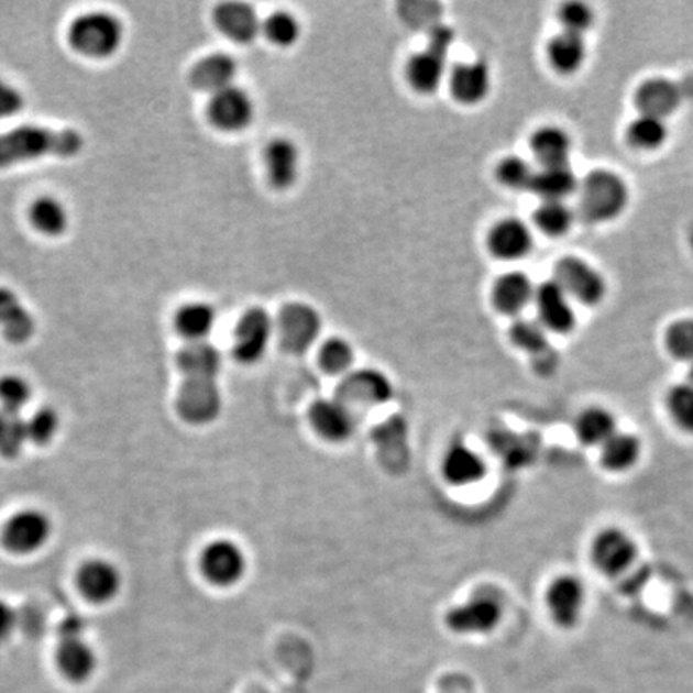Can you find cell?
<instances>
[{
	"mask_svg": "<svg viewBox=\"0 0 693 693\" xmlns=\"http://www.w3.org/2000/svg\"><path fill=\"white\" fill-rule=\"evenodd\" d=\"M82 148V135L73 129L55 131L38 125H21L0 134V169L45 156H77Z\"/></svg>",
	"mask_w": 693,
	"mask_h": 693,
	"instance_id": "obj_1",
	"label": "cell"
},
{
	"mask_svg": "<svg viewBox=\"0 0 693 693\" xmlns=\"http://www.w3.org/2000/svg\"><path fill=\"white\" fill-rule=\"evenodd\" d=\"M68 38L72 47L84 57L110 58L124 41V26L111 13H86L73 21Z\"/></svg>",
	"mask_w": 693,
	"mask_h": 693,
	"instance_id": "obj_2",
	"label": "cell"
},
{
	"mask_svg": "<svg viewBox=\"0 0 693 693\" xmlns=\"http://www.w3.org/2000/svg\"><path fill=\"white\" fill-rule=\"evenodd\" d=\"M628 205V188L610 170H594L580 187L581 212L591 222L615 219Z\"/></svg>",
	"mask_w": 693,
	"mask_h": 693,
	"instance_id": "obj_3",
	"label": "cell"
},
{
	"mask_svg": "<svg viewBox=\"0 0 693 693\" xmlns=\"http://www.w3.org/2000/svg\"><path fill=\"white\" fill-rule=\"evenodd\" d=\"M453 38L451 28L437 26L430 34L426 51L409 59L408 79L418 92L432 94L442 86L447 75L448 51Z\"/></svg>",
	"mask_w": 693,
	"mask_h": 693,
	"instance_id": "obj_4",
	"label": "cell"
},
{
	"mask_svg": "<svg viewBox=\"0 0 693 693\" xmlns=\"http://www.w3.org/2000/svg\"><path fill=\"white\" fill-rule=\"evenodd\" d=\"M275 332L278 334L283 349L299 355L317 342L321 332L320 315L307 304H288L279 311Z\"/></svg>",
	"mask_w": 693,
	"mask_h": 693,
	"instance_id": "obj_5",
	"label": "cell"
},
{
	"mask_svg": "<svg viewBox=\"0 0 693 693\" xmlns=\"http://www.w3.org/2000/svg\"><path fill=\"white\" fill-rule=\"evenodd\" d=\"M275 334V321L264 310L255 307L243 315L234 331L233 356L241 365H255L267 353Z\"/></svg>",
	"mask_w": 693,
	"mask_h": 693,
	"instance_id": "obj_6",
	"label": "cell"
},
{
	"mask_svg": "<svg viewBox=\"0 0 693 693\" xmlns=\"http://www.w3.org/2000/svg\"><path fill=\"white\" fill-rule=\"evenodd\" d=\"M178 415L190 424L202 426L220 415L222 394L217 380L185 377L177 398Z\"/></svg>",
	"mask_w": 693,
	"mask_h": 693,
	"instance_id": "obj_7",
	"label": "cell"
},
{
	"mask_svg": "<svg viewBox=\"0 0 693 693\" xmlns=\"http://www.w3.org/2000/svg\"><path fill=\"white\" fill-rule=\"evenodd\" d=\"M635 539L619 528H607L594 538L591 560L602 575L616 578L628 572L637 559Z\"/></svg>",
	"mask_w": 693,
	"mask_h": 693,
	"instance_id": "obj_8",
	"label": "cell"
},
{
	"mask_svg": "<svg viewBox=\"0 0 693 693\" xmlns=\"http://www.w3.org/2000/svg\"><path fill=\"white\" fill-rule=\"evenodd\" d=\"M201 572L213 586L230 587L246 575L248 560L243 549L229 539L213 541L201 554Z\"/></svg>",
	"mask_w": 693,
	"mask_h": 693,
	"instance_id": "obj_9",
	"label": "cell"
},
{
	"mask_svg": "<svg viewBox=\"0 0 693 693\" xmlns=\"http://www.w3.org/2000/svg\"><path fill=\"white\" fill-rule=\"evenodd\" d=\"M503 619V605L490 594L472 597L447 614L448 628L458 635H486Z\"/></svg>",
	"mask_w": 693,
	"mask_h": 693,
	"instance_id": "obj_10",
	"label": "cell"
},
{
	"mask_svg": "<svg viewBox=\"0 0 693 693\" xmlns=\"http://www.w3.org/2000/svg\"><path fill=\"white\" fill-rule=\"evenodd\" d=\"M556 282L569 297H575L586 306H596L605 296V282L601 273L573 255L563 257L556 265Z\"/></svg>",
	"mask_w": 693,
	"mask_h": 693,
	"instance_id": "obj_11",
	"label": "cell"
},
{
	"mask_svg": "<svg viewBox=\"0 0 693 693\" xmlns=\"http://www.w3.org/2000/svg\"><path fill=\"white\" fill-rule=\"evenodd\" d=\"M52 534L51 519L41 510L28 509L7 521L3 544L15 554H31L48 541Z\"/></svg>",
	"mask_w": 693,
	"mask_h": 693,
	"instance_id": "obj_12",
	"label": "cell"
},
{
	"mask_svg": "<svg viewBox=\"0 0 693 693\" xmlns=\"http://www.w3.org/2000/svg\"><path fill=\"white\" fill-rule=\"evenodd\" d=\"M254 114V101L246 90L230 86L212 94L211 103H209V118L220 131H243L251 124Z\"/></svg>",
	"mask_w": 693,
	"mask_h": 693,
	"instance_id": "obj_13",
	"label": "cell"
},
{
	"mask_svg": "<svg viewBox=\"0 0 693 693\" xmlns=\"http://www.w3.org/2000/svg\"><path fill=\"white\" fill-rule=\"evenodd\" d=\"M586 593L583 583L575 576L562 575L549 584L546 607L560 628H573L583 614Z\"/></svg>",
	"mask_w": 693,
	"mask_h": 693,
	"instance_id": "obj_14",
	"label": "cell"
},
{
	"mask_svg": "<svg viewBox=\"0 0 693 693\" xmlns=\"http://www.w3.org/2000/svg\"><path fill=\"white\" fill-rule=\"evenodd\" d=\"M308 416L318 436L327 442H346L355 432V416L352 408L339 398L318 400L311 406Z\"/></svg>",
	"mask_w": 693,
	"mask_h": 693,
	"instance_id": "obj_15",
	"label": "cell"
},
{
	"mask_svg": "<svg viewBox=\"0 0 693 693\" xmlns=\"http://www.w3.org/2000/svg\"><path fill=\"white\" fill-rule=\"evenodd\" d=\"M537 300L539 323L549 331L566 334L575 328L576 318L570 304L569 294L565 293L556 279L542 283L535 290Z\"/></svg>",
	"mask_w": 693,
	"mask_h": 693,
	"instance_id": "obj_16",
	"label": "cell"
},
{
	"mask_svg": "<svg viewBox=\"0 0 693 693\" xmlns=\"http://www.w3.org/2000/svg\"><path fill=\"white\" fill-rule=\"evenodd\" d=\"M391 397L392 384L385 374L376 370H362L346 376L338 398L346 406H376L391 400Z\"/></svg>",
	"mask_w": 693,
	"mask_h": 693,
	"instance_id": "obj_17",
	"label": "cell"
},
{
	"mask_svg": "<svg viewBox=\"0 0 693 693\" xmlns=\"http://www.w3.org/2000/svg\"><path fill=\"white\" fill-rule=\"evenodd\" d=\"M213 21L217 30L238 44H250L262 31L257 13L243 2L220 3L213 10Z\"/></svg>",
	"mask_w": 693,
	"mask_h": 693,
	"instance_id": "obj_18",
	"label": "cell"
},
{
	"mask_svg": "<svg viewBox=\"0 0 693 693\" xmlns=\"http://www.w3.org/2000/svg\"><path fill=\"white\" fill-rule=\"evenodd\" d=\"M442 474L453 486L477 485L486 475L485 460L468 444H451L443 457Z\"/></svg>",
	"mask_w": 693,
	"mask_h": 693,
	"instance_id": "obj_19",
	"label": "cell"
},
{
	"mask_svg": "<svg viewBox=\"0 0 693 693\" xmlns=\"http://www.w3.org/2000/svg\"><path fill=\"white\" fill-rule=\"evenodd\" d=\"M80 593L89 601L105 604L118 596L122 578L118 566L107 560H90L84 563L77 575Z\"/></svg>",
	"mask_w": 693,
	"mask_h": 693,
	"instance_id": "obj_20",
	"label": "cell"
},
{
	"mask_svg": "<svg viewBox=\"0 0 693 693\" xmlns=\"http://www.w3.org/2000/svg\"><path fill=\"white\" fill-rule=\"evenodd\" d=\"M36 331L33 315L21 302L19 294L0 286V332L7 341L23 344Z\"/></svg>",
	"mask_w": 693,
	"mask_h": 693,
	"instance_id": "obj_21",
	"label": "cell"
},
{
	"mask_svg": "<svg viewBox=\"0 0 693 693\" xmlns=\"http://www.w3.org/2000/svg\"><path fill=\"white\" fill-rule=\"evenodd\" d=\"M488 244L496 257L504 261H517L531 251L534 237L521 220L506 219L492 230Z\"/></svg>",
	"mask_w": 693,
	"mask_h": 693,
	"instance_id": "obj_22",
	"label": "cell"
},
{
	"mask_svg": "<svg viewBox=\"0 0 693 693\" xmlns=\"http://www.w3.org/2000/svg\"><path fill=\"white\" fill-rule=\"evenodd\" d=\"M492 87L490 68L482 59L471 63H461L451 73V90L453 96L465 105L481 103L486 98Z\"/></svg>",
	"mask_w": 693,
	"mask_h": 693,
	"instance_id": "obj_23",
	"label": "cell"
},
{
	"mask_svg": "<svg viewBox=\"0 0 693 693\" xmlns=\"http://www.w3.org/2000/svg\"><path fill=\"white\" fill-rule=\"evenodd\" d=\"M270 182L276 188H289L299 177V148L288 139H275L265 150Z\"/></svg>",
	"mask_w": 693,
	"mask_h": 693,
	"instance_id": "obj_24",
	"label": "cell"
},
{
	"mask_svg": "<svg viewBox=\"0 0 693 693\" xmlns=\"http://www.w3.org/2000/svg\"><path fill=\"white\" fill-rule=\"evenodd\" d=\"M238 66L234 58L227 54H212L199 59L193 66L190 80L193 86L202 92L216 94L233 86Z\"/></svg>",
	"mask_w": 693,
	"mask_h": 693,
	"instance_id": "obj_25",
	"label": "cell"
},
{
	"mask_svg": "<svg viewBox=\"0 0 693 693\" xmlns=\"http://www.w3.org/2000/svg\"><path fill=\"white\" fill-rule=\"evenodd\" d=\"M637 108L640 114L664 119L674 113L681 103V90L667 79H650L637 90Z\"/></svg>",
	"mask_w": 693,
	"mask_h": 693,
	"instance_id": "obj_26",
	"label": "cell"
},
{
	"mask_svg": "<svg viewBox=\"0 0 693 693\" xmlns=\"http://www.w3.org/2000/svg\"><path fill=\"white\" fill-rule=\"evenodd\" d=\"M177 365L184 377H209L217 380L222 367V355L208 341L188 342L178 352Z\"/></svg>",
	"mask_w": 693,
	"mask_h": 693,
	"instance_id": "obj_27",
	"label": "cell"
},
{
	"mask_svg": "<svg viewBox=\"0 0 693 693\" xmlns=\"http://www.w3.org/2000/svg\"><path fill=\"white\" fill-rule=\"evenodd\" d=\"M531 299H535V288L525 273L513 272L501 276L493 289L496 308L506 315H519Z\"/></svg>",
	"mask_w": 693,
	"mask_h": 693,
	"instance_id": "obj_28",
	"label": "cell"
},
{
	"mask_svg": "<svg viewBox=\"0 0 693 693\" xmlns=\"http://www.w3.org/2000/svg\"><path fill=\"white\" fill-rule=\"evenodd\" d=\"M57 660L62 673L75 682L86 681L92 675L97 667L96 652L80 637L62 640Z\"/></svg>",
	"mask_w": 693,
	"mask_h": 693,
	"instance_id": "obj_29",
	"label": "cell"
},
{
	"mask_svg": "<svg viewBox=\"0 0 693 693\" xmlns=\"http://www.w3.org/2000/svg\"><path fill=\"white\" fill-rule=\"evenodd\" d=\"M217 314L212 306L205 302L185 304L175 314L174 324L178 334L188 342H202L216 328Z\"/></svg>",
	"mask_w": 693,
	"mask_h": 693,
	"instance_id": "obj_30",
	"label": "cell"
},
{
	"mask_svg": "<svg viewBox=\"0 0 693 693\" xmlns=\"http://www.w3.org/2000/svg\"><path fill=\"white\" fill-rule=\"evenodd\" d=\"M576 188V175L570 169L569 164H563L535 170L530 190L541 196L544 201H563Z\"/></svg>",
	"mask_w": 693,
	"mask_h": 693,
	"instance_id": "obj_31",
	"label": "cell"
},
{
	"mask_svg": "<svg viewBox=\"0 0 693 693\" xmlns=\"http://www.w3.org/2000/svg\"><path fill=\"white\" fill-rule=\"evenodd\" d=\"M616 432V419L608 409L593 406L578 416L576 437L586 447H602Z\"/></svg>",
	"mask_w": 693,
	"mask_h": 693,
	"instance_id": "obj_32",
	"label": "cell"
},
{
	"mask_svg": "<svg viewBox=\"0 0 693 693\" xmlns=\"http://www.w3.org/2000/svg\"><path fill=\"white\" fill-rule=\"evenodd\" d=\"M642 454V444L632 433L616 432L601 447V462L607 471L626 472L635 468Z\"/></svg>",
	"mask_w": 693,
	"mask_h": 693,
	"instance_id": "obj_33",
	"label": "cell"
},
{
	"mask_svg": "<svg viewBox=\"0 0 693 693\" xmlns=\"http://www.w3.org/2000/svg\"><path fill=\"white\" fill-rule=\"evenodd\" d=\"M548 55L554 69L562 75H572L586 58V44L581 34L562 31L549 42Z\"/></svg>",
	"mask_w": 693,
	"mask_h": 693,
	"instance_id": "obj_34",
	"label": "cell"
},
{
	"mask_svg": "<svg viewBox=\"0 0 693 693\" xmlns=\"http://www.w3.org/2000/svg\"><path fill=\"white\" fill-rule=\"evenodd\" d=\"M30 220L45 237H59L69 226V216L62 201L54 196H41L31 205Z\"/></svg>",
	"mask_w": 693,
	"mask_h": 693,
	"instance_id": "obj_35",
	"label": "cell"
},
{
	"mask_svg": "<svg viewBox=\"0 0 693 693\" xmlns=\"http://www.w3.org/2000/svg\"><path fill=\"white\" fill-rule=\"evenodd\" d=\"M531 148L542 167L563 166L569 163L572 142L558 128H542L531 139Z\"/></svg>",
	"mask_w": 693,
	"mask_h": 693,
	"instance_id": "obj_36",
	"label": "cell"
},
{
	"mask_svg": "<svg viewBox=\"0 0 693 693\" xmlns=\"http://www.w3.org/2000/svg\"><path fill=\"white\" fill-rule=\"evenodd\" d=\"M26 421L20 413L0 408V454L7 458L19 457L28 442Z\"/></svg>",
	"mask_w": 693,
	"mask_h": 693,
	"instance_id": "obj_37",
	"label": "cell"
},
{
	"mask_svg": "<svg viewBox=\"0 0 693 693\" xmlns=\"http://www.w3.org/2000/svg\"><path fill=\"white\" fill-rule=\"evenodd\" d=\"M629 142L637 148L654 150L663 145L668 136L664 119L640 114L628 129Z\"/></svg>",
	"mask_w": 693,
	"mask_h": 693,
	"instance_id": "obj_38",
	"label": "cell"
},
{
	"mask_svg": "<svg viewBox=\"0 0 693 693\" xmlns=\"http://www.w3.org/2000/svg\"><path fill=\"white\" fill-rule=\"evenodd\" d=\"M535 222L542 233L562 237L573 223V212L563 201H544L535 212Z\"/></svg>",
	"mask_w": 693,
	"mask_h": 693,
	"instance_id": "obj_39",
	"label": "cell"
},
{
	"mask_svg": "<svg viewBox=\"0 0 693 693\" xmlns=\"http://www.w3.org/2000/svg\"><path fill=\"white\" fill-rule=\"evenodd\" d=\"M668 411L679 429L693 433V385L679 384L667 398Z\"/></svg>",
	"mask_w": 693,
	"mask_h": 693,
	"instance_id": "obj_40",
	"label": "cell"
},
{
	"mask_svg": "<svg viewBox=\"0 0 693 693\" xmlns=\"http://www.w3.org/2000/svg\"><path fill=\"white\" fill-rule=\"evenodd\" d=\"M262 31L273 44L289 47L299 41L300 24L289 12H275L262 23Z\"/></svg>",
	"mask_w": 693,
	"mask_h": 693,
	"instance_id": "obj_41",
	"label": "cell"
},
{
	"mask_svg": "<svg viewBox=\"0 0 693 693\" xmlns=\"http://www.w3.org/2000/svg\"><path fill=\"white\" fill-rule=\"evenodd\" d=\"M353 359L355 355L352 345L341 338L329 339L320 349V366L332 376L346 373L352 366Z\"/></svg>",
	"mask_w": 693,
	"mask_h": 693,
	"instance_id": "obj_42",
	"label": "cell"
},
{
	"mask_svg": "<svg viewBox=\"0 0 693 693\" xmlns=\"http://www.w3.org/2000/svg\"><path fill=\"white\" fill-rule=\"evenodd\" d=\"M514 344L535 355H542L548 350V334L539 321L519 320L510 329Z\"/></svg>",
	"mask_w": 693,
	"mask_h": 693,
	"instance_id": "obj_43",
	"label": "cell"
},
{
	"mask_svg": "<svg viewBox=\"0 0 693 693\" xmlns=\"http://www.w3.org/2000/svg\"><path fill=\"white\" fill-rule=\"evenodd\" d=\"M534 175L535 170L531 169L530 164L520 157H507L498 166L501 184L513 190H530Z\"/></svg>",
	"mask_w": 693,
	"mask_h": 693,
	"instance_id": "obj_44",
	"label": "cell"
},
{
	"mask_svg": "<svg viewBox=\"0 0 693 693\" xmlns=\"http://www.w3.org/2000/svg\"><path fill=\"white\" fill-rule=\"evenodd\" d=\"M667 349L674 359L693 362V320H679L667 332Z\"/></svg>",
	"mask_w": 693,
	"mask_h": 693,
	"instance_id": "obj_45",
	"label": "cell"
},
{
	"mask_svg": "<svg viewBox=\"0 0 693 693\" xmlns=\"http://www.w3.org/2000/svg\"><path fill=\"white\" fill-rule=\"evenodd\" d=\"M31 398V385L20 376L0 380V405L7 411L20 413Z\"/></svg>",
	"mask_w": 693,
	"mask_h": 693,
	"instance_id": "obj_46",
	"label": "cell"
},
{
	"mask_svg": "<svg viewBox=\"0 0 693 693\" xmlns=\"http://www.w3.org/2000/svg\"><path fill=\"white\" fill-rule=\"evenodd\" d=\"M28 439L31 442L45 444L54 439L58 432L59 419L57 411L52 408H42L34 413L26 421Z\"/></svg>",
	"mask_w": 693,
	"mask_h": 693,
	"instance_id": "obj_47",
	"label": "cell"
},
{
	"mask_svg": "<svg viewBox=\"0 0 693 693\" xmlns=\"http://www.w3.org/2000/svg\"><path fill=\"white\" fill-rule=\"evenodd\" d=\"M593 10L583 2H569L560 10L563 31L583 34L593 24Z\"/></svg>",
	"mask_w": 693,
	"mask_h": 693,
	"instance_id": "obj_48",
	"label": "cell"
},
{
	"mask_svg": "<svg viewBox=\"0 0 693 693\" xmlns=\"http://www.w3.org/2000/svg\"><path fill=\"white\" fill-rule=\"evenodd\" d=\"M24 108V98L16 87L0 79V119L12 118Z\"/></svg>",
	"mask_w": 693,
	"mask_h": 693,
	"instance_id": "obj_49",
	"label": "cell"
},
{
	"mask_svg": "<svg viewBox=\"0 0 693 693\" xmlns=\"http://www.w3.org/2000/svg\"><path fill=\"white\" fill-rule=\"evenodd\" d=\"M13 626H15V612L6 602H0V640L12 632Z\"/></svg>",
	"mask_w": 693,
	"mask_h": 693,
	"instance_id": "obj_50",
	"label": "cell"
},
{
	"mask_svg": "<svg viewBox=\"0 0 693 693\" xmlns=\"http://www.w3.org/2000/svg\"><path fill=\"white\" fill-rule=\"evenodd\" d=\"M82 631L84 623L79 616H69V618H66L65 622H63L62 629H59V632H62V640L77 639V637L82 635Z\"/></svg>",
	"mask_w": 693,
	"mask_h": 693,
	"instance_id": "obj_51",
	"label": "cell"
},
{
	"mask_svg": "<svg viewBox=\"0 0 693 693\" xmlns=\"http://www.w3.org/2000/svg\"><path fill=\"white\" fill-rule=\"evenodd\" d=\"M689 384L693 385V362L691 363V367H689Z\"/></svg>",
	"mask_w": 693,
	"mask_h": 693,
	"instance_id": "obj_52",
	"label": "cell"
}]
</instances>
